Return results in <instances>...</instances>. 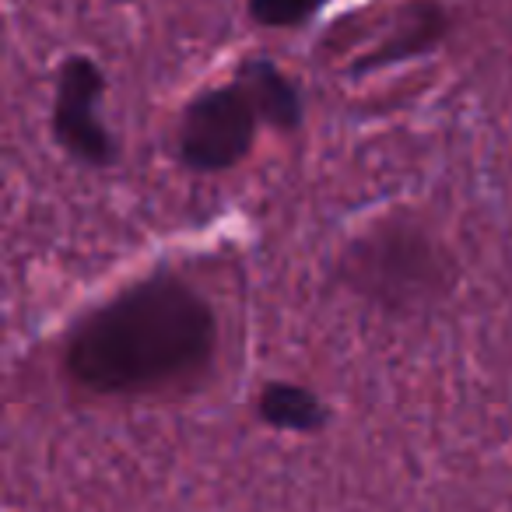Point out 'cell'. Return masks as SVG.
<instances>
[{
	"label": "cell",
	"mask_w": 512,
	"mask_h": 512,
	"mask_svg": "<svg viewBox=\"0 0 512 512\" xmlns=\"http://www.w3.org/2000/svg\"><path fill=\"white\" fill-rule=\"evenodd\" d=\"M214 313L186 281L158 274L95 309L71 334L67 372L92 393H144L211 362Z\"/></svg>",
	"instance_id": "cell-1"
},
{
	"label": "cell",
	"mask_w": 512,
	"mask_h": 512,
	"mask_svg": "<svg viewBox=\"0 0 512 512\" xmlns=\"http://www.w3.org/2000/svg\"><path fill=\"white\" fill-rule=\"evenodd\" d=\"M256 127L260 116L239 85L214 88L186 106L179 123V155L197 172L232 169L253 148Z\"/></svg>",
	"instance_id": "cell-2"
},
{
	"label": "cell",
	"mask_w": 512,
	"mask_h": 512,
	"mask_svg": "<svg viewBox=\"0 0 512 512\" xmlns=\"http://www.w3.org/2000/svg\"><path fill=\"white\" fill-rule=\"evenodd\" d=\"M102 71L88 57H71L60 67L57 102H53V134L78 162L106 165L113 158V137L99 120Z\"/></svg>",
	"instance_id": "cell-3"
},
{
	"label": "cell",
	"mask_w": 512,
	"mask_h": 512,
	"mask_svg": "<svg viewBox=\"0 0 512 512\" xmlns=\"http://www.w3.org/2000/svg\"><path fill=\"white\" fill-rule=\"evenodd\" d=\"M235 85L246 92V99L253 102L260 123H271L281 130H295L302 123V95L292 85L281 67H274L271 60H246L239 67Z\"/></svg>",
	"instance_id": "cell-4"
},
{
	"label": "cell",
	"mask_w": 512,
	"mask_h": 512,
	"mask_svg": "<svg viewBox=\"0 0 512 512\" xmlns=\"http://www.w3.org/2000/svg\"><path fill=\"white\" fill-rule=\"evenodd\" d=\"M358 264H372L376 267V281L379 288L393 292V288H411L407 278L400 271H414L432 278V256H428L425 239L418 235H404V232H386L379 242L365 246V256H358Z\"/></svg>",
	"instance_id": "cell-5"
},
{
	"label": "cell",
	"mask_w": 512,
	"mask_h": 512,
	"mask_svg": "<svg viewBox=\"0 0 512 512\" xmlns=\"http://www.w3.org/2000/svg\"><path fill=\"white\" fill-rule=\"evenodd\" d=\"M260 418L281 432H320L327 425V407L313 390L295 383H267L256 404Z\"/></svg>",
	"instance_id": "cell-6"
},
{
	"label": "cell",
	"mask_w": 512,
	"mask_h": 512,
	"mask_svg": "<svg viewBox=\"0 0 512 512\" xmlns=\"http://www.w3.org/2000/svg\"><path fill=\"white\" fill-rule=\"evenodd\" d=\"M327 0H249V15L267 29H295L309 22Z\"/></svg>",
	"instance_id": "cell-7"
}]
</instances>
